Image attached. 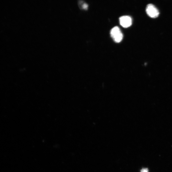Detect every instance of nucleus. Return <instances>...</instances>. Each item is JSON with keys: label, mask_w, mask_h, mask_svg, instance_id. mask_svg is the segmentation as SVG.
I'll return each mask as SVG.
<instances>
[{"label": "nucleus", "mask_w": 172, "mask_h": 172, "mask_svg": "<svg viewBox=\"0 0 172 172\" xmlns=\"http://www.w3.org/2000/svg\"><path fill=\"white\" fill-rule=\"evenodd\" d=\"M141 172H149V170L147 168H143L141 170Z\"/></svg>", "instance_id": "20e7f679"}, {"label": "nucleus", "mask_w": 172, "mask_h": 172, "mask_svg": "<svg viewBox=\"0 0 172 172\" xmlns=\"http://www.w3.org/2000/svg\"><path fill=\"white\" fill-rule=\"evenodd\" d=\"M111 36L114 41L116 43L121 42L123 38V35L118 26H115L111 30Z\"/></svg>", "instance_id": "f257e3e1"}, {"label": "nucleus", "mask_w": 172, "mask_h": 172, "mask_svg": "<svg viewBox=\"0 0 172 172\" xmlns=\"http://www.w3.org/2000/svg\"><path fill=\"white\" fill-rule=\"evenodd\" d=\"M120 23L123 27L127 28L130 26L132 24L131 18L128 16H124L119 19Z\"/></svg>", "instance_id": "7ed1b4c3"}, {"label": "nucleus", "mask_w": 172, "mask_h": 172, "mask_svg": "<svg viewBox=\"0 0 172 172\" xmlns=\"http://www.w3.org/2000/svg\"><path fill=\"white\" fill-rule=\"evenodd\" d=\"M88 7V6L87 4H84L83 6V8L85 9H87Z\"/></svg>", "instance_id": "39448f33"}, {"label": "nucleus", "mask_w": 172, "mask_h": 172, "mask_svg": "<svg viewBox=\"0 0 172 172\" xmlns=\"http://www.w3.org/2000/svg\"><path fill=\"white\" fill-rule=\"evenodd\" d=\"M146 12L147 14L152 18L157 17L160 14L157 9L152 4H149L147 6Z\"/></svg>", "instance_id": "f03ea898"}]
</instances>
